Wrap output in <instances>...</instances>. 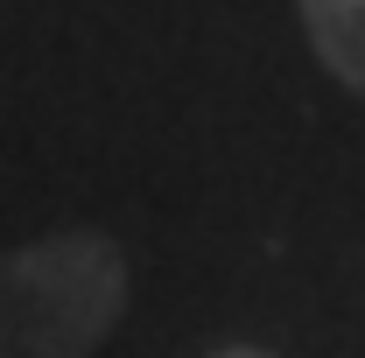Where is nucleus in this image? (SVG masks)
Masks as SVG:
<instances>
[{
    "mask_svg": "<svg viewBox=\"0 0 365 358\" xmlns=\"http://www.w3.org/2000/svg\"><path fill=\"white\" fill-rule=\"evenodd\" d=\"M295 14L323 71L365 98V0H295Z\"/></svg>",
    "mask_w": 365,
    "mask_h": 358,
    "instance_id": "nucleus-2",
    "label": "nucleus"
},
{
    "mask_svg": "<svg viewBox=\"0 0 365 358\" xmlns=\"http://www.w3.org/2000/svg\"><path fill=\"white\" fill-rule=\"evenodd\" d=\"M127 310V260L106 232H49L0 253V358H91Z\"/></svg>",
    "mask_w": 365,
    "mask_h": 358,
    "instance_id": "nucleus-1",
    "label": "nucleus"
},
{
    "mask_svg": "<svg viewBox=\"0 0 365 358\" xmlns=\"http://www.w3.org/2000/svg\"><path fill=\"white\" fill-rule=\"evenodd\" d=\"M211 358H274V352H253V344H225V352H211Z\"/></svg>",
    "mask_w": 365,
    "mask_h": 358,
    "instance_id": "nucleus-3",
    "label": "nucleus"
}]
</instances>
